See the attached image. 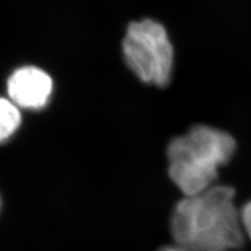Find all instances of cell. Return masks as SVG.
Instances as JSON below:
<instances>
[{
    "mask_svg": "<svg viewBox=\"0 0 251 251\" xmlns=\"http://www.w3.org/2000/svg\"><path fill=\"white\" fill-rule=\"evenodd\" d=\"M159 251H186V250L180 248V247H164V248L160 249Z\"/></svg>",
    "mask_w": 251,
    "mask_h": 251,
    "instance_id": "52a82bcc",
    "label": "cell"
},
{
    "mask_svg": "<svg viewBox=\"0 0 251 251\" xmlns=\"http://www.w3.org/2000/svg\"><path fill=\"white\" fill-rule=\"evenodd\" d=\"M234 190L215 185L177 203L171 219L173 238L186 251H229L243 244Z\"/></svg>",
    "mask_w": 251,
    "mask_h": 251,
    "instance_id": "6da1fadb",
    "label": "cell"
},
{
    "mask_svg": "<svg viewBox=\"0 0 251 251\" xmlns=\"http://www.w3.org/2000/svg\"><path fill=\"white\" fill-rule=\"evenodd\" d=\"M52 78L43 69L25 66L16 69L7 81L10 100L26 109L43 108L52 92Z\"/></svg>",
    "mask_w": 251,
    "mask_h": 251,
    "instance_id": "277c9868",
    "label": "cell"
},
{
    "mask_svg": "<svg viewBox=\"0 0 251 251\" xmlns=\"http://www.w3.org/2000/svg\"><path fill=\"white\" fill-rule=\"evenodd\" d=\"M128 67L144 83L164 87L174 66V49L166 28L153 19L133 21L122 43Z\"/></svg>",
    "mask_w": 251,
    "mask_h": 251,
    "instance_id": "3957f363",
    "label": "cell"
},
{
    "mask_svg": "<svg viewBox=\"0 0 251 251\" xmlns=\"http://www.w3.org/2000/svg\"><path fill=\"white\" fill-rule=\"evenodd\" d=\"M21 124L18 106L11 100L0 98V143L9 139Z\"/></svg>",
    "mask_w": 251,
    "mask_h": 251,
    "instance_id": "5b68a950",
    "label": "cell"
},
{
    "mask_svg": "<svg viewBox=\"0 0 251 251\" xmlns=\"http://www.w3.org/2000/svg\"><path fill=\"white\" fill-rule=\"evenodd\" d=\"M241 222L244 226L246 232L251 238V201L246 203L241 213Z\"/></svg>",
    "mask_w": 251,
    "mask_h": 251,
    "instance_id": "8992f818",
    "label": "cell"
},
{
    "mask_svg": "<svg viewBox=\"0 0 251 251\" xmlns=\"http://www.w3.org/2000/svg\"><path fill=\"white\" fill-rule=\"evenodd\" d=\"M234 151L235 141L228 133L194 126L168 147L170 177L185 196L200 194L211 187L219 168L231 159Z\"/></svg>",
    "mask_w": 251,
    "mask_h": 251,
    "instance_id": "7a4b0ae2",
    "label": "cell"
}]
</instances>
